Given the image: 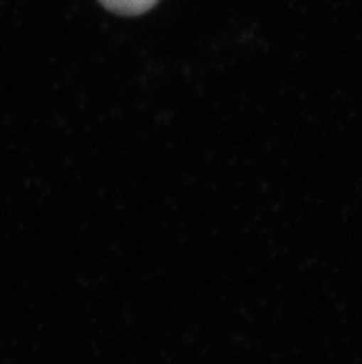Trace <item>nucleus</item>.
<instances>
[{
	"label": "nucleus",
	"mask_w": 362,
	"mask_h": 364,
	"mask_svg": "<svg viewBox=\"0 0 362 364\" xmlns=\"http://www.w3.org/2000/svg\"><path fill=\"white\" fill-rule=\"evenodd\" d=\"M107 9L122 15H139L144 14L157 0H100Z\"/></svg>",
	"instance_id": "obj_1"
}]
</instances>
